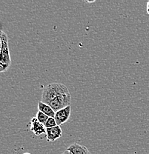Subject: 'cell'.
Segmentation results:
<instances>
[{
  "mask_svg": "<svg viewBox=\"0 0 149 154\" xmlns=\"http://www.w3.org/2000/svg\"><path fill=\"white\" fill-rule=\"evenodd\" d=\"M68 88L62 83H51L48 85L43 90L42 94V102L48 104L58 96L63 94H68Z\"/></svg>",
  "mask_w": 149,
  "mask_h": 154,
  "instance_id": "1",
  "label": "cell"
},
{
  "mask_svg": "<svg viewBox=\"0 0 149 154\" xmlns=\"http://www.w3.org/2000/svg\"><path fill=\"white\" fill-rule=\"evenodd\" d=\"M0 43H1V58H0V72L6 71L11 65V59L8 45V37L3 30L0 35Z\"/></svg>",
  "mask_w": 149,
  "mask_h": 154,
  "instance_id": "2",
  "label": "cell"
},
{
  "mask_svg": "<svg viewBox=\"0 0 149 154\" xmlns=\"http://www.w3.org/2000/svg\"><path fill=\"white\" fill-rule=\"evenodd\" d=\"M70 102H71V96L70 93H68V94H63L58 96L52 102H50L48 105L52 107L56 113L62 109L65 108L68 106H70Z\"/></svg>",
  "mask_w": 149,
  "mask_h": 154,
  "instance_id": "3",
  "label": "cell"
},
{
  "mask_svg": "<svg viewBox=\"0 0 149 154\" xmlns=\"http://www.w3.org/2000/svg\"><path fill=\"white\" fill-rule=\"evenodd\" d=\"M70 111H71V107H70V105L65 107V108L56 112L54 119H56L57 125L60 126V125H62L68 121L70 116Z\"/></svg>",
  "mask_w": 149,
  "mask_h": 154,
  "instance_id": "4",
  "label": "cell"
},
{
  "mask_svg": "<svg viewBox=\"0 0 149 154\" xmlns=\"http://www.w3.org/2000/svg\"><path fill=\"white\" fill-rule=\"evenodd\" d=\"M46 139L47 142H54L58 139L62 137V128L59 125L51 128H47L46 129Z\"/></svg>",
  "mask_w": 149,
  "mask_h": 154,
  "instance_id": "5",
  "label": "cell"
},
{
  "mask_svg": "<svg viewBox=\"0 0 149 154\" xmlns=\"http://www.w3.org/2000/svg\"><path fill=\"white\" fill-rule=\"evenodd\" d=\"M30 131L33 133L36 136H40L42 134H46V128L44 125L40 123L36 117H33L30 120Z\"/></svg>",
  "mask_w": 149,
  "mask_h": 154,
  "instance_id": "6",
  "label": "cell"
},
{
  "mask_svg": "<svg viewBox=\"0 0 149 154\" xmlns=\"http://www.w3.org/2000/svg\"><path fill=\"white\" fill-rule=\"evenodd\" d=\"M67 150L71 154H91V152L87 147L76 143L70 145Z\"/></svg>",
  "mask_w": 149,
  "mask_h": 154,
  "instance_id": "7",
  "label": "cell"
},
{
  "mask_svg": "<svg viewBox=\"0 0 149 154\" xmlns=\"http://www.w3.org/2000/svg\"><path fill=\"white\" fill-rule=\"evenodd\" d=\"M38 110H39V111L47 115L48 117H54V116H55L56 113L53 110L52 107L48 104L42 102V101H40L38 103Z\"/></svg>",
  "mask_w": 149,
  "mask_h": 154,
  "instance_id": "8",
  "label": "cell"
},
{
  "mask_svg": "<svg viewBox=\"0 0 149 154\" xmlns=\"http://www.w3.org/2000/svg\"><path fill=\"white\" fill-rule=\"evenodd\" d=\"M36 118L37 119V120L40 123H42V124L45 125L46 122H47L48 119L49 117L47 115L45 114V113H42V112L40 111H38V113H36Z\"/></svg>",
  "mask_w": 149,
  "mask_h": 154,
  "instance_id": "9",
  "label": "cell"
},
{
  "mask_svg": "<svg viewBox=\"0 0 149 154\" xmlns=\"http://www.w3.org/2000/svg\"><path fill=\"white\" fill-rule=\"evenodd\" d=\"M57 125V122H56V119L54 118V117H49L48 121L46 122L45 125V127L47 128H54V127H56Z\"/></svg>",
  "mask_w": 149,
  "mask_h": 154,
  "instance_id": "10",
  "label": "cell"
},
{
  "mask_svg": "<svg viewBox=\"0 0 149 154\" xmlns=\"http://www.w3.org/2000/svg\"><path fill=\"white\" fill-rule=\"evenodd\" d=\"M146 11H147V13H148V14L149 15V1L147 2V5H146Z\"/></svg>",
  "mask_w": 149,
  "mask_h": 154,
  "instance_id": "11",
  "label": "cell"
},
{
  "mask_svg": "<svg viewBox=\"0 0 149 154\" xmlns=\"http://www.w3.org/2000/svg\"><path fill=\"white\" fill-rule=\"evenodd\" d=\"M62 154H71V153H70L69 151H68V150H65V151H64Z\"/></svg>",
  "mask_w": 149,
  "mask_h": 154,
  "instance_id": "12",
  "label": "cell"
},
{
  "mask_svg": "<svg viewBox=\"0 0 149 154\" xmlns=\"http://www.w3.org/2000/svg\"><path fill=\"white\" fill-rule=\"evenodd\" d=\"M23 154H31V153H23Z\"/></svg>",
  "mask_w": 149,
  "mask_h": 154,
  "instance_id": "13",
  "label": "cell"
}]
</instances>
